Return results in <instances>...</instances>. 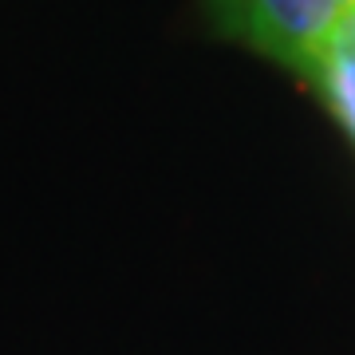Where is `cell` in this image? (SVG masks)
Instances as JSON below:
<instances>
[{
	"mask_svg": "<svg viewBox=\"0 0 355 355\" xmlns=\"http://www.w3.org/2000/svg\"><path fill=\"white\" fill-rule=\"evenodd\" d=\"M312 83L320 87L328 111L336 114V123L355 139V48L352 44L331 40V48L324 51V60L312 71Z\"/></svg>",
	"mask_w": 355,
	"mask_h": 355,
	"instance_id": "7a4b0ae2",
	"label": "cell"
},
{
	"mask_svg": "<svg viewBox=\"0 0 355 355\" xmlns=\"http://www.w3.org/2000/svg\"><path fill=\"white\" fill-rule=\"evenodd\" d=\"M336 40H343V44H352V48H355V8L347 12V20L340 24V32H336Z\"/></svg>",
	"mask_w": 355,
	"mask_h": 355,
	"instance_id": "3957f363",
	"label": "cell"
},
{
	"mask_svg": "<svg viewBox=\"0 0 355 355\" xmlns=\"http://www.w3.org/2000/svg\"><path fill=\"white\" fill-rule=\"evenodd\" d=\"M355 0H205L221 36L312 79Z\"/></svg>",
	"mask_w": 355,
	"mask_h": 355,
	"instance_id": "6da1fadb",
	"label": "cell"
}]
</instances>
